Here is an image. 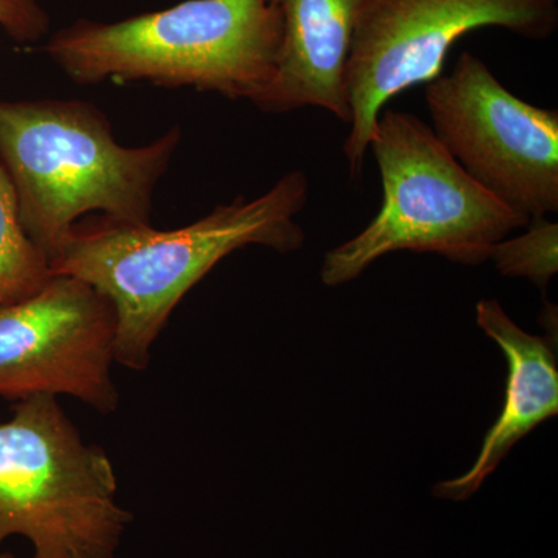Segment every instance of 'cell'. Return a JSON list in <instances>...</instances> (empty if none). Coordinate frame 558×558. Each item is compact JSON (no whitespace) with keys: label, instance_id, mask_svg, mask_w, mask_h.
Returning <instances> with one entry per match:
<instances>
[{"label":"cell","instance_id":"7c38bea8","mask_svg":"<svg viewBox=\"0 0 558 558\" xmlns=\"http://www.w3.org/2000/svg\"><path fill=\"white\" fill-rule=\"evenodd\" d=\"M557 223L537 218L529 222L526 233L499 242L490 259L502 275L529 278L545 289L557 274Z\"/></svg>","mask_w":558,"mask_h":558},{"label":"cell","instance_id":"8992f818","mask_svg":"<svg viewBox=\"0 0 558 558\" xmlns=\"http://www.w3.org/2000/svg\"><path fill=\"white\" fill-rule=\"evenodd\" d=\"M546 40L558 28V0H366L347 70L349 174L357 179L381 110L417 84L442 75L458 39L480 28Z\"/></svg>","mask_w":558,"mask_h":558},{"label":"cell","instance_id":"5b68a950","mask_svg":"<svg viewBox=\"0 0 558 558\" xmlns=\"http://www.w3.org/2000/svg\"><path fill=\"white\" fill-rule=\"evenodd\" d=\"M0 422V545L32 558H117L134 515L101 447L87 444L53 396L20 400Z\"/></svg>","mask_w":558,"mask_h":558},{"label":"cell","instance_id":"277c9868","mask_svg":"<svg viewBox=\"0 0 558 558\" xmlns=\"http://www.w3.org/2000/svg\"><path fill=\"white\" fill-rule=\"evenodd\" d=\"M369 149L379 167L381 207L357 236L326 253L322 281L329 288L359 278L395 252L435 253L478 266L531 222L470 178L413 113L381 110Z\"/></svg>","mask_w":558,"mask_h":558},{"label":"cell","instance_id":"52a82bcc","mask_svg":"<svg viewBox=\"0 0 558 558\" xmlns=\"http://www.w3.org/2000/svg\"><path fill=\"white\" fill-rule=\"evenodd\" d=\"M432 130L462 170L529 220L558 211V112L529 105L464 51L425 87Z\"/></svg>","mask_w":558,"mask_h":558},{"label":"cell","instance_id":"6da1fadb","mask_svg":"<svg viewBox=\"0 0 558 558\" xmlns=\"http://www.w3.org/2000/svg\"><path fill=\"white\" fill-rule=\"evenodd\" d=\"M307 197V175L290 171L263 196L236 197L182 229L160 231L109 219L76 226L50 260V271L78 278L110 301L117 317L116 363L143 371L172 311L220 260L247 245L279 253L303 247L306 236L296 216Z\"/></svg>","mask_w":558,"mask_h":558},{"label":"cell","instance_id":"8fae6325","mask_svg":"<svg viewBox=\"0 0 558 558\" xmlns=\"http://www.w3.org/2000/svg\"><path fill=\"white\" fill-rule=\"evenodd\" d=\"M53 277L22 226L13 183L0 163V307L35 295Z\"/></svg>","mask_w":558,"mask_h":558},{"label":"cell","instance_id":"30bf717a","mask_svg":"<svg viewBox=\"0 0 558 558\" xmlns=\"http://www.w3.org/2000/svg\"><path fill=\"white\" fill-rule=\"evenodd\" d=\"M476 322L505 352L508 385L505 407L488 429L475 464L464 475L433 488L435 497L451 501H465L476 494L520 439L558 413L556 337L524 332L497 300L480 301Z\"/></svg>","mask_w":558,"mask_h":558},{"label":"cell","instance_id":"7a4b0ae2","mask_svg":"<svg viewBox=\"0 0 558 558\" xmlns=\"http://www.w3.org/2000/svg\"><path fill=\"white\" fill-rule=\"evenodd\" d=\"M180 137L174 126L149 145L126 148L89 102L0 101V163L13 183L25 233L49 264L86 213L150 226L154 189Z\"/></svg>","mask_w":558,"mask_h":558},{"label":"cell","instance_id":"9c48e42d","mask_svg":"<svg viewBox=\"0 0 558 558\" xmlns=\"http://www.w3.org/2000/svg\"><path fill=\"white\" fill-rule=\"evenodd\" d=\"M282 39L277 75L255 101L264 112L319 108L351 123L347 70L366 0H274Z\"/></svg>","mask_w":558,"mask_h":558},{"label":"cell","instance_id":"4fadbf2b","mask_svg":"<svg viewBox=\"0 0 558 558\" xmlns=\"http://www.w3.org/2000/svg\"><path fill=\"white\" fill-rule=\"evenodd\" d=\"M49 27L43 0H0V28L16 43H36Z\"/></svg>","mask_w":558,"mask_h":558},{"label":"cell","instance_id":"5bb4252c","mask_svg":"<svg viewBox=\"0 0 558 558\" xmlns=\"http://www.w3.org/2000/svg\"><path fill=\"white\" fill-rule=\"evenodd\" d=\"M0 558H14V557L11 556V554H9V553H0Z\"/></svg>","mask_w":558,"mask_h":558},{"label":"cell","instance_id":"ba28073f","mask_svg":"<svg viewBox=\"0 0 558 558\" xmlns=\"http://www.w3.org/2000/svg\"><path fill=\"white\" fill-rule=\"evenodd\" d=\"M116 339L110 301L78 278L53 275L35 295L0 307V398L62 395L113 413Z\"/></svg>","mask_w":558,"mask_h":558},{"label":"cell","instance_id":"3957f363","mask_svg":"<svg viewBox=\"0 0 558 558\" xmlns=\"http://www.w3.org/2000/svg\"><path fill=\"white\" fill-rule=\"evenodd\" d=\"M281 39L274 0H185L123 21H76L43 51L76 83L148 81L255 105L277 75Z\"/></svg>","mask_w":558,"mask_h":558}]
</instances>
